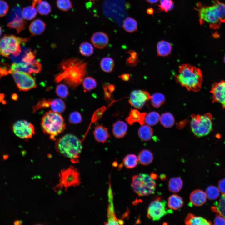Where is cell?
Masks as SVG:
<instances>
[{"label":"cell","mask_w":225,"mask_h":225,"mask_svg":"<svg viewBox=\"0 0 225 225\" xmlns=\"http://www.w3.org/2000/svg\"><path fill=\"white\" fill-rule=\"evenodd\" d=\"M128 53L129 56L126 60V64L130 67L137 65L139 62L138 53L132 50H129Z\"/></svg>","instance_id":"obj_40"},{"label":"cell","mask_w":225,"mask_h":225,"mask_svg":"<svg viewBox=\"0 0 225 225\" xmlns=\"http://www.w3.org/2000/svg\"><path fill=\"white\" fill-rule=\"evenodd\" d=\"M197 10L201 22L215 26L225 22V4L222 3L217 1L212 6L202 7Z\"/></svg>","instance_id":"obj_5"},{"label":"cell","mask_w":225,"mask_h":225,"mask_svg":"<svg viewBox=\"0 0 225 225\" xmlns=\"http://www.w3.org/2000/svg\"><path fill=\"white\" fill-rule=\"evenodd\" d=\"M132 187L134 192L139 196H144L154 193L156 184L150 176L140 174L133 177Z\"/></svg>","instance_id":"obj_8"},{"label":"cell","mask_w":225,"mask_h":225,"mask_svg":"<svg viewBox=\"0 0 225 225\" xmlns=\"http://www.w3.org/2000/svg\"><path fill=\"white\" fill-rule=\"evenodd\" d=\"M151 95L146 90H136L132 91L128 102L130 104L138 109L142 108L146 102L150 99Z\"/></svg>","instance_id":"obj_14"},{"label":"cell","mask_w":225,"mask_h":225,"mask_svg":"<svg viewBox=\"0 0 225 225\" xmlns=\"http://www.w3.org/2000/svg\"><path fill=\"white\" fill-rule=\"evenodd\" d=\"M65 108V103L61 99L56 98L52 100L50 108L52 111L60 113L64 111Z\"/></svg>","instance_id":"obj_33"},{"label":"cell","mask_w":225,"mask_h":225,"mask_svg":"<svg viewBox=\"0 0 225 225\" xmlns=\"http://www.w3.org/2000/svg\"><path fill=\"white\" fill-rule=\"evenodd\" d=\"M9 9V6L7 2L3 0H0V17L5 16Z\"/></svg>","instance_id":"obj_49"},{"label":"cell","mask_w":225,"mask_h":225,"mask_svg":"<svg viewBox=\"0 0 225 225\" xmlns=\"http://www.w3.org/2000/svg\"><path fill=\"white\" fill-rule=\"evenodd\" d=\"M57 5L58 8L63 11H67L72 6L70 0H57Z\"/></svg>","instance_id":"obj_45"},{"label":"cell","mask_w":225,"mask_h":225,"mask_svg":"<svg viewBox=\"0 0 225 225\" xmlns=\"http://www.w3.org/2000/svg\"><path fill=\"white\" fill-rule=\"evenodd\" d=\"M127 130V124L122 121L118 120L113 125L112 133L116 138L123 137L126 134Z\"/></svg>","instance_id":"obj_21"},{"label":"cell","mask_w":225,"mask_h":225,"mask_svg":"<svg viewBox=\"0 0 225 225\" xmlns=\"http://www.w3.org/2000/svg\"><path fill=\"white\" fill-rule=\"evenodd\" d=\"M205 193L208 198L211 200L217 199L220 195L218 188L213 186H208L206 189Z\"/></svg>","instance_id":"obj_42"},{"label":"cell","mask_w":225,"mask_h":225,"mask_svg":"<svg viewBox=\"0 0 225 225\" xmlns=\"http://www.w3.org/2000/svg\"><path fill=\"white\" fill-rule=\"evenodd\" d=\"M55 147L58 152L75 162H78L82 145L81 141L77 137L68 134L56 141Z\"/></svg>","instance_id":"obj_3"},{"label":"cell","mask_w":225,"mask_h":225,"mask_svg":"<svg viewBox=\"0 0 225 225\" xmlns=\"http://www.w3.org/2000/svg\"><path fill=\"white\" fill-rule=\"evenodd\" d=\"M161 124L164 127L169 128L174 124L175 120L172 115L169 112L162 114L160 118Z\"/></svg>","instance_id":"obj_32"},{"label":"cell","mask_w":225,"mask_h":225,"mask_svg":"<svg viewBox=\"0 0 225 225\" xmlns=\"http://www.w3.org/2000/svg\"><path fill=\"white\" fill-rule=\"evenodd\" d=\"M114 62L113 59L109 57L103 58L100 63V66L102 71L106 72H111L113 69Z\"/></svg>","instance_id":"obj_31"},{"label":"cell","mask_w":225,"mask_h":225,"mask_svg":"<svg viewBox=\"0 0 225 225\" xmlns=\"http://www.w3.org/2000/svg\"><path fill=\"white\" fill-rule=\"evenodd\" d=\"M148 3L154 4L157 3L159 0H146Z\"/></svg>","instance_id":"obj_55"},{"label":"cell","mask_w":225,"mask_h":225,"mask_svg":"<svg viewBox=\"0 0 225 225\" xmlns=\"http://www.w3.org/2000/svg\"><path fill=\"white\" fill-rule=\"evenodd\" d=\"M207 198L205 192L201 190L198 189L193 191L191 193L190 200V202L193 205L200 206L206 202Z\"/></svg>","instance_id":"obj_18"},{"label":"cell","mask_w":225,"mask_h":225,"mask_svg":"<svg viewBox=\"0 0 225 225\" xmlns=\"http://www.w3.org/2000/svg\"><path fill=\"white\" fill-rule=\"evenodd\" d=\"M153 10L152 8H149L147 10V12L148 14H152L153 13Z\"/></svg>","instance_id":"obj_57"},{"label":"cell","mask_w":225,"mask_h":225,"mask_svg":"<svg viewBox=\"0 0 225 225\" xmlns=\"http://www.w3.org/2000/svg\"><path fill=\"white\" fill-rule=\"evenodd\" d=\"M11 98L13 100H16L18 99V96L16 93H13L11 96Z\"/></svg>","instance_id":"obj_54"},{"label":"cell","mask_w":225,"mask_h":225,"mask_svg":"<svg viewBox=\"0 0 225 225\" xmlns=\"http://www.w3.org/2000/svg\"><path fill=\"white\" fill-rule=\"evenodd\" d=\"M14 225H20L22 224V222L19 220H16L14 221Z\"/></svg>","instance_id":"obj_58"},{"label":"cell","mask_w":225,"mask_h":225,"mask_svg":"<svg viewBox=\"0 0 225 225\" xmlns=\"http://www.w3.org/2000/svg\"><path fill=\"white\" fill-rule=\"evenodd\" d=\"M15 15L12 20L8 22L7 25L10 28L15 29L18 33L25 28L26 22L22 15L21 9L17 7L15 10Z\"/></svg>","instance_id":"obj_16"},{"label":"cell","mask_w":225,"mask_h":225,"mask_svg":"<svg viewBox=\"0 0 225 225\" xmlns=\"http://www.w3.org/2000/svg\"><path fill=\"white\" fill-rule=\"evenodd\" d=\"M2 34V29L1 27L0 26V37Z\"/></svg>","instance_id":"obj_60"},{"label":"cell","mask_w":225,"mask_h":225,"mask_svg":"<svg viewBox=\"0 0 225 225\" xmlns=\"http://www.w3.org/2000/svg\"><path fill=\"white\" fill-rule=\"evenodd\" d=\"M55 92L57 95L63 98H66L69 95L68 87L63 84H60L57 86Z\"/></svg>","instance_id":"obj_43"},{"label":"cell","mask_w":225,"mask_h":225,"mask_svg":"<svg viewBox=\"0 0 225 225\" xmlns=\"http://www.w3.org/2000/svg\"><path fill=\"white\" fill-rule=\"evenodd\" d=\"M36 53L35 51H32L30 49L24 56L22 62L26 63L31 62L35 58Z\"/></svg>","instance_id":"obj_48"},{"label":"cell","mask_w":225,"mask_h":225,"mask_svg":"<svg viewBox=\"0 0 225 225\" xmlns=\"http://www.w3.org/2000/svg\"><path fill=\"white\" fill-rule=\"evenodd\" d=\"M122 27L127 32H133L138 29L137 22L134 18L130 17H127L123 21Z\"/></svg>","instance_id":"obj_30"},{"label":"cell","mask_w":225,"mask_h":225,"mask_svg":"<svg viewBox=\"0 0 225 225\" xmlns=\"http://www.w3.org/2000/svg\"><path fill=\"white\" fill-rule=\"evenodd\" d=\"M146 114V113L140 112L137 109H131L129 116L126 118V120L130 125H132L134 122H138L142 125L145 122L144 119Z\"/></svg>","instance_id":"obj_19"},{"label":"cell","mask_w":225,"mask_h":225,"mask_svg":"<svg viewBox=\"0 0 225 225\" xmlns=\"http://www.w3.org/2000/svg\"><path fill=\"white\" fill-rule=\"evenodd\" d=\"M91 42L96 48L102 49L108 44L109 39L108 35L102 32L94 33L91 38Z\"/></svg>","instance_id":"obj_17"},{"label":"cell","mask_w":225,"mask_h":225,"mask_svg":"<svg viewBox=\"0 0 225 225\" xmlns=\"http://www.w3.org/2000/svg\"><path fill=\"white\" fill-rule=\"evenodd\" d=\"M11 74L20 91H27L37 87L35 81L28 73L12 70Z\"/></svg>","instance_id":"obj_9"},{"label":"cell","mask_w":225,"mask_h":225,"mask_svg":"<svg viewBox=\"0 0 225 225\" xmlns=\"http://www.w3.org/2000/svg\"><path fill=\"white\" fill-rule=\"evenodd\" d=\"M32 6L34 7L37 5L42 0H32Z\"/></svg>","instance_id":"obj_53"},{"label":"cell","mask_w":225,"mask_h":225,"mask_svg":"<svg viewBox=\"0 0 225 225\" xmlns=\"http://www.w3.org/2000/svg\"><path fill=\"white\" fill-rule=\"evenodd\" d=\"M186 225H211L212 222L206 219L200 217L195 216L192 214L189 213L188 215L185 220Z\"/></svg>","instance_id":"obj_23"},{"label":"cell","mask_w":225,"mask_h":225,"mask_svg":"<svg viewBox=\"0 0 225 225\" xmlns=\"http://www.w3.org/2000/svg\"><path fill=\"white\" fill-rule=\"evenodd\" d=\"M160 118V115L158 112H152L146 115L144 122L149 125L153 126L158 123Z\"/></svg>","instance_id":"obj_37"},{"label":"cell","mask_w":225,"mask_h":225,"mask_svg":"<svg viewBox=\"0 0 225 225\" xmlns=\"http://www.w3.org/2000/svg\"><path fill=\"white\" fill-rule=\"evenodd\" d=\"M37 11L42 15L48 14L51 11V7L48 2L45 1H41L37 5Z\"/></svg>","instance_id":"obj_41"},{"label":"cell","mask_w":225,"mask_h":225,"mask_svg":"<svg viewBox=\"0 0 225 225\" xmlns=\"http://www.w3.org/2000/svg\"><path fill=\"white\" fill-rule=\"evenodd\" d=\"M130 75L129 74L125 73L122 74L119 76V77L123 81H128L130 78Z\"/></svg>","instance_id":"obj_52"},{"label":"cell","mask_w":225,"mask_h":225,"mask_svg":"<svg viewBox=\"0 0 225 225\" xmlns=\"http://www.w3.org/2000/svg\"><path fill=\"white\" fill-rule=\"evenodd\" d=\"M150 99L152 106L155 108H158L164 102L165 98L163 94L157 92L151 96Z\"/></svg>","instance_id":"obj_36"},{"label":"cell","mask_w":225,"mask_h":225,"mask_svg":"<svg viewBox=\"0 0 225 225\" xmlns=\"http://www.w3.org/2000/svg\"><path fill=\"white\" fill-rule=\"evenodd\" d=\"M79 50L82 55L85 56H89L93 54L94 49L90 43L88 42H84L80 44Z\"/></svg>","instance_id":"obj_38"},{"label":"cell","mask_w":225,"mask_h":225,"mask_svg":"<svg viewBox=\"0 0 225 225\" xmlns=\"http://www.w3.org/2000/svg\"><path fill=\"white\" fill-rule=\"evenodd\" d=\"M82 82L84 89L87 91H89L94 89L97 85L96 80L91 77L84 78Z\"/></svg>","instance_id":"obj_39"},{"label":"cell","mask_w":225,"mask_h":225,"mask_svg":"<svg viewBox=\"0 0 225 225\" xmlns=\"http://www.w3.org/2000/svg\"><path fill=\"white\" fill-rule=\"evenodd\" d=\"M45 24L40 19H36L30 23L29 29L30 33L33 36L41 34L45 28Z\"/></svg>","instance_id":"obj_22"},{"label":"cell","mask_w":225,"mask_h":225,"mask_svg":"<svg viewBox=\"0 0 225 225\" xmlns=\"http://www.w3.org/2000/svg\"><path fill=\"white\" fill-rule=\"evenodd\" d=\"M212 210L225 218V194H222L219 200L211 208Z\"/></svg>","instance_id":"obj_27"},{"label":"cell","mask_w":225,"mask_h":225,"mask_svg":"<svg viewBox=\"0 0 225 225\" xmlns=\"http://www.w3.org/2000/svg\"><path fill=\"white\" fill-rule=\"evenodd\" d=\"M138 135L141 139L147 141L151 139L153 134L152 129L147 125H142L138 131Z\"/></svg>","instance_id":"obj_26"},{"label":"cell","mask_w":225,"mask_h":225,"mask_svg":"<svg viewBox=\"0 0 225 225\" xmlns=\"http://www.w3.org/2000/svg\"><path fill=\"white\" fill-rule=\"evenodd\" d=\"M166 178V177L165 175L162 174L160 175V178L162 180Z\"/></svg>","instance_id":"obj_59"},{"label":"cell","mask_w":225,"mask_h":225,"mask_svg":"<svg viewBox=\"0 0 225 225\" xmlns=\"http://www.w3.org/2000/svg\"><path fill=\"white\" fill-rule=\"evenodd\" d=\"M29 39L22 38L12 35H5L0 39V55L8 57L10 55L14 57L21 52L20 44H24Z\"/></svg>","instance_id":"obj_6"},{"label":"cell","mask_w":225,"mask_h":225,"mask_svg":"<svg viewBox=\"0 0 225 225\" xmlns=\"http://www.w3.org/2000/svg\"><path fill=\"white\" fill-rule=\"evenodd\" d=\"M12 71V70L8 65L0 63V78L4 76L11 74Z\"/></svg>","instance_id":"obj_47"},{"label":"cell","mask_w":225,"mask_h":225,"mask_svg":"<svg viewBox=\"0 0 225 225\" xmlns=\"http://www.w3.org/2000/svg\"><path fill=\"white\" fill-rule=\"evenodd\" d=\"M41 126L43 132L54 140L56 136L62 132L65 128L64 120L61 115L52 110L47 112L43 116Z\"/></svg>","instance_id":"obj_4"},{"label":"cell","mask_w":225,"mask_h":225,"mask_svg":"<svg viewBox=\"0 0 225 225\" xmlns=\"http://www.w3.org/2000/svg\"><path fill=\"white\" fill-rule=\"evenodd\" d=\"M183 203L182 198L176 194L171 195L168 199V207L171 209L178 210L183 206Z\"/></svg>","instance_id":"obj_25"},{"label":"cell","mask_w":225,"mask_h":225,"mask_svg":"<svg viewBox=\"0 0 225 225\" xmlns=\"http://www.w3.org/2000/svg\"><path fill=\"white\" fill-rule=\"evenodd\" d=\"M210 92L213 101L220 103L225 108V81L215 83Z\"/></svg>","instance_id":"obj_15"},{"label":"cell","mask_w":225,"mask_h":225,"mask_svg":"<svg viewBox=\"0 0 225 225\" xmlns=\"http://www.w3.org/2000/svg\"><path fill=\"white\" fill-rule=\"evenodd\" d=\"M87 63L77 58L63 60L59 66V72L54 77L56 83L63 81L72 88L82 82L87 73Z\"/></svg>","instance_id":"obj_1"},{"label":"cell","mask_w":225,"mask_h":225,"mask_svg":"<svg viewBox=\"0 0 225 225\" xmlns=\"http://www.w3.org/2000/svg\"><path fill=\"white\" fill-rule=\"evenodd\" d=\"M176 82L188 91L198 92L201 89L202 82V72L198 68L188 64L181 65L178 72L175 75Z\"/></svg>","instance_id":"obj_2"},{"label":"cell","mask_w":225,"mask_h":225,"mask_svg":"<svg viewBox=\"0 0 225 225\" xmlns=\"http://www.w3.org/2000/svg\"><path fill=\"white\" fill-rule=\"evenodd\" d=\"M224 62H225V57H224Z\"/></svg>","instance_id":"obj_63"},{"label":"cell","mask_w":225,"mask_h":225,"mask_svg":"<svg viewBox=\"0 0 225 225\" xmlns=\"http://www.w3.org/2000/svg\"><path fill=\"white\" fill-rule=\"evenodd\" d=\"M6 155H5V156H3V158H4V159H7V158L8 157V156H7L6 157Z\"/></svg>","instance_id":"obj_62"},{"label":"cell","mask_w":225,"mask_h":225,"mask_svg":"<svg viewBox=\"0 0 225 225\" xmlns=\"http://www.w3.org/2000/svg\"><path fill=\"white\" fill-rule=\"evenodd\" d=\"M60 187L68 188L76 186L80 183L79 174L78 170L73 167L62 170L60 174Z\"/></svg>","instance_id":"obj_11"},{"label":"cell","mask_w":225,"mask_h":225,"mask_svg":"<svg viewBox=\"0 0 225 225\" xmlns=\"http://www.w3.org/2000/svg\"><path fill=\"white\" fill-rule=\"evenodd\" d=\"M12 130L17 136L25 139L31 138L35 133L33 125L25 120L16 122L12 126Z\"/></svg>","instance_id":"obj_12"},{"label":"cell","mask_w":225,"mask_h":225,"mask_svg":"<svg viewBox=\"0 0 225 225\" xmlns=\"http://www.w3.org/2000/svg\"><path fill=\"white\" fill-rule=\"evenodd\" d=\"M22 15L24 19L31 20L36 16L37 11L35 8L32 6H28L24 8L22 11Z\"/></svg>","instance_id":"obj_35"},{"label":"cell","mask_w":225,"mask_h":225,"mask_svg":"<svg viewBox=\"0 0 225 225\" xmlns=\"http://www.w3.org/2000/svg\"><path fill=\"white\" fill-rule=\"evenodd\" d=\"M191 117V130L197 137L206 136L212 130V117L210 113H207L203 115L193 114Z\"/></svg>","instance_id":"obj_7"},{"label":"cell","mask_w":225,"mask_h":225,"mask_svg":"<svg viewBox=\"0 0 225 225\" xmlns=\"http://www.w3.org/2000/svg\"><path fill=\"white\" fill-rule=\"evenodd\" d=\"M214 223L215 225H225V218L218 214L215 217Z\"/></svg>","instance_id":"obj_50"},{"label":"cell","mask_w":225,"mask_h":225,"mask_svg":"<svg viewBox=\"0 0 225 225\" xmlns=\"http://www.w3.org/2000/svg\"><path fill=\"white\" fill-rule=\"evenodd\" d=\"M166 202L160 198L152 201L147 211V217L153 221L158 220L168 212H171L166 208Z\"/></svg>","instance_id":"obj_10"},{"label":"cell","mask_w":225,"mask_h":225,"mask_svg":"<svg viewBox=\"0 0 225 225\" xmlns=\"http://www.w3.org/2000/svg\"><path fill=\"white\" fill-rule=\"evenodd\" d=\"M82 120V118L80 113L78 112H74L71 113L69 117L70 122L73 124H77L80 122Z\"/></svg>","instance_id":"obj_46"},{"label":"cell","mask_w":225,"mask_h":225,"mask_svg":"<svg viewBox=\"0 0 225 225\" xmlns=\"http://www.w3.org/2000/svg\"><path fill=\"white\" fill-rule=\"evenodd\" d=\"M93 134L96 140L103 143L106 142L109 138L108 129L101 125L95 127Z\"/></svg>","instance_id":"obj_20"},{"label":"cell","mask_w":225,"mask_h":225,"mask_svg":"<svg viewBox=\"0 0 225 225\" xmlns=\"http://www.w3.org/2000/svg\"><path fill=\"white\" fill-rule=\"evenodd\" d=\"M218 188L222 194H225V178H223L219 181Z\"/></svg>","instance_id":"obj_51"},{"label":"cell","mask_w":225,"mask_h":225,"mask_svg":"<svg viewBox=\"0 0 225 225\" xmlns=\"http://www.w3.org/2000/svg\"><path fill=\"white\" fill-rule=\"evenodd\" d=\"M172 47L168 42L164 40L159 41L157 46V55L161 57L168 56L171 52Z\"/></svg>","instance_id":"obj_24"},{"label":"cell","mask_w":225,"mask_h":225,"mask_svg":"<svg viewBox=\"0 0 225 225\" xmlns=\"http://www.w3.org/2000/svg\"><path fill=\"white\" fill-rule=\"evenodd\" d=\"M153 155L152 153L148 150H143L139 153L138 160L140 163L143 165L150 164L153 160Z\"/></svg>","instance_id":"obj_28"},{"label":"cell","mask_w":225,"mask_h":225,"mask_svg":"<svg viewBox=\"0 0 225 225\" xmlns=\"http://www.w3.org/2000/svg\"><path fill=\"white\" fill-rule=\"evenodd\" d=\"M2 102V103L3 104H5L6 103V102L4 100H3Z\"/></svg>","instance_id":"obj_61"},{"label":"cell","mask_w":225,"mask_h":225,"mask_svg":"<svg viewBox=\"0 0 225 225\" xmlns=\"http://www.w3.org/2000/svg\"><path fill=\"white\" fill-rule=\"evenodd\" d=\"M11 68L12 71L21 72L31 74L38 73L42 69V65L40 62L37 60H32L31 62H23L14 63L12 64Z\"/></svg>","instance_id":"obj_13"},{"label":"cell","mask_w":225,"mask_h":225,"mask_svg":"<svg viewBox=\"0 0 225 225\" xmlns=\"http://www.w3.org/2000/svg\"><path fill=\"white\" fill-rule=\"evenodd\" d=\"M138 161V157L135 154H129L124 158L123 163L125 166L128 168H134L137 165Z\"/></svg>","instance_id":"obj_34"},{"label":"cell","mask_w":225,"mask_h":225,"mask_svg":"<svg viewBox=\"0 0 225 225\" xmlns=\"http://www.w3.org/2000/svg\"><path fill=\"white\" fill-rule=\"evenodd\" d=\"M4 95L3 93H0V102H2L3 100Z\"/></svg>","instance_id":"obj_56"},{"label":"cell","mask_w":225,"mask_h":225,"mask_svg":"<svg viewBox=\"0 0 225 225\" xmlns=\"http://www.w3.org/2000/svg\"><path fill=\"white\" fill-rule=\"evenodd\" d=\"M158 6L160 10L168 12L173 8L174 4L173 0H160V4Z\"/></svg>","instance_id":"obj_44"},{"label":"cell","mask_w":225,"mask_h":225,"mask_svg":"<svg viewBox=\"0 0 225 225\" xmlns=\"http://www.w3.org/2000/svg\"><path fill=\"white\" fill-rule=\"evenodd\" d=\"M183 184V181L180 177L172 178L168 182L169 190L173 192H178L182 188Z\"/></svg>","instance_id":"obj_29"}]
</instances>
